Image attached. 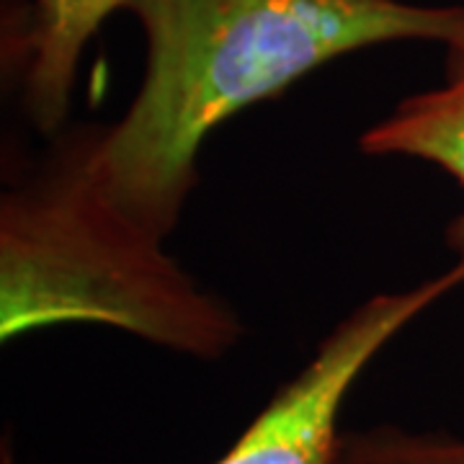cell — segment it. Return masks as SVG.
I'll return each mask as SVG.
<instances>
[{
  "mask_svg": "<svg viewBox=\"0 0 464 464\" xmlns=\"http://www.w3.org/2000/svg\"><path fill=\"white\" fill-rule=\"evenodd\" d=\"M145 75L127 111L101 124L109 197L168 237L199 181L207 137L338 57L395 42L447 44L464 5L408 0H127Z\"/></svg>",
  "mask_w": 464,
  "mask_h": 464,
  "instance_id": "1",
  "label": "cell"
},
{
  "mask_svg": "<svg viewBox=\"0 0 464 464\" xmlns=\"http://www.w3.org/2000/svg\"><path fill=\"white\" fill-rule=\"evenodd\" d=\"M101 124H67L0 194V338L101 325L199 362L246 338L217 297L166 250V237L103 188Z\"/></svg>",
  "mask_w": 464,
  "mask_h": 464,
  "instance_id": "2",
  "label": "cell"
},
{
  "mask_svg": "<svg viewBox=\"0 0 464 464\" xmlns=\"http://www.w3.org/2000/svg\"><path fill=\"white\" fill-rule=\"evenodd\" d=\"M464 284V253L444 274L356 304L212 464H338L348 392L382 348Z\"/></svg>",
  "mask_w": 464,
  "mask_h": 464,
  "instance_id": "3",
  "label": "cell"
},
{
  "mask_svg": "<svg viewBox=\"0 0 464 464\" xmlns=\"http://www.w3.org/2000/svg\"><path fill=\"white\" fill-rule=\"evenodd\" d=\"M124 3L127 0H29L24 24L11 32V67L24 111L42 134L52 137L67 127L85 47Z\"/></svg>",
  "mask_w": 464,
  "mask_h": 464,
  "instance_id": "4",
  "label": "cell"
},
{
  "mask_svg": "<svg viewBox=\"0 0 464 464\" xmlns=\"http://www.w3.org/2000/svg\"><path fill=\"white\" fill-rule=\"evenodd\" d=\"M372 158H413L444 170L462 191V209L447 227L449 248L464 253V24L444 44L441 81L411 93L359 137Z\"/></svg>",
  "mask_w": 464,
  "mask_h": 464,
  "instance_id": "5",
  "label": "cell"
},
{
  "mask_svg": "<svg viewBox=\"0 0 464 464\" xmlns=\"http://www.w3.org/2000/svg\"><path fill=\"white\" fill-rule=\"evenodd\" d=\"M338 464H464V439L377 423L343 431Z\"/></svg>",
  "mask_w": 464,
  "mask_h": 464,
  "instance_id": "6",
  "label": "cell"
},
{
  "mask_svg": "<svg viewBox=\"0 0 464 464\" xmlns=\"http://www.w3.org/2000/svg\"><path fill=\"white\" fill-rule=\"evenodd\" d=\"M0 464H18L16 451H14V447L8 441H3V447H0Z\"/></svg>",
  "mask_w": 464,
  "mask_h": 464,
  "instance_id": "7",
  "label": "cell"
}]
</instances>
